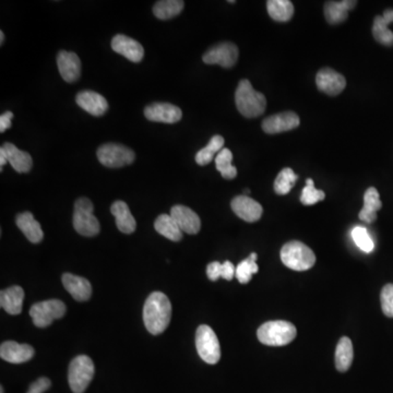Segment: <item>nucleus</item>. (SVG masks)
Listing matches in <instances>:
<instances>
[{
    "mask_svg": "<svg viewBox=\"0 0 393 393\" xmlns=\"http://www.w3.org/2000/svg\"><path fill=\"white\" fill-rule=\"evenodd\" d=\"M172 318V304L165 294H150L143 306V321L151 334H160L166 330Z\"/></svg>",
    "mask_w": 393,
    "mask_h": 393,
    "instance_id": "f257e3e1",
    "label": "nucleus"
},
{
    "mask_svg": "<svg viewBox=\"0 0 393 393\" xmlns=\"http://www.w3.org/2000/svg\"><path fill=\"white\" fill-rule=\"evenodd\" d=\"M236 108L246 118H254L265 113L267 99L261 92L256 91L249 80L239 81L235 92Z\"/></svg>",
    "mask_w": 393,
    "mask_h": 393,
    "instance_id": "f03ea898",
    "label": "nucleus"
},
{
    "mask_svg": "<svg viewBox=\"0 0 393 393\" xmlns=\"http://www.w3.org/2000/svg\"><path fill=\"white\" fill-rule=\"evenodd\" d=\"M296 328L284 320H275L263 323L258 329L257 336L265 345L283 346L291 343L296 338Z\"/></svg>",
    "mask_w": 393,
    "mask_h": 393,
    "instance_id": "7ed1b4c3",
    "label": "nucleus"
},
{
    "mask_svg": "<svg viewBox=\"0 0 393 393\" xmlns=\"http://www.w3.org/2000/svg\"><path fill=\"white\" fill-rule=\"evenodd\" d=\"M280 256L284 265L294 271L310 270L316 263L312 249L299 241L286 243L281 249Z\"/></svg>",
    "mask_w": 393,
    "mask_h": 393,
    "instance_id": "20e7f679",
    "label": "nucleus"
},
{
    "mask_svg": "<svg viewBox=\"0 0 393 393\" xmlns=\"http://www.w3.org/2000/svg\"><path fill=\"white\" fill-rule=\"evenodd\" d=\"M94 377V364L87 355H79L69 365L68 381L74 393H84Z\"/></svg>",
    "mask_w": 393,
    "mask_h": 393,
    "instance_id": "39448f33",
    "label": "nucleus"
},
{
    "mask_svg": "<svg viewBox=\"0 0 393 393\" xmlns=\"http://www.w3.org/2000/svg\"><path fill=\"white\" fill-rule=\"evenodd\" d=\"M93 203L88 198H80L74 203V228L80 235L92 237L100 233V222L93 214Z\"/></svg>",
    "mask_w": 393,
    "mask_h": 393,
    "instance_id": "423d86ee",
    "label": "nucleus"
},
{
    "mask_svg": "<svg viewBox=\"0 0 393 393\" xmlns=\"http://www.w3.org/2000/svg\"><path fill=\"white\" fill-rule=\"evenodd\" d=\"M196 346L199 356L207 364L214 365L220 361V342L209 325H202L196 329Z\"/></svg>",
    "mask_w": 393,
    "mask_h": 393,
    "instance_id": "0eeeda50",
    "label": "nucleus"
},
{
    "mask_svg": "<svg viewBox=\"0 0 393 393\" xmlns=\"http://www.w3.org/2000/svg\"><path fill=\"white\" fill-rule=\"evenodd\" d=\"M97 159L106 168H118L130 165L136 154L123 144L105 143L97 150Z\"/></svg>",
    "mask_w": 393,
    "mask_h": 393,
    "instance_id": "6e6552de",
    "label": "nucleus"
},
{
    "mask_svg": "<svg viewBox=\"0 0 393 393\" xmlns=\"http://www.w3.org/2000/svg\"><path fill=\"white\" fill-rule=\"evenodd\" d=\"M65 314L66 305L58 299L37 303L30 310V316L37 328L48 327L54 320L61 319Z\"/></svg>",
    "mask_w": 393,
    "mask_h": 393,
    "instance_id": "1a4fd4ad",
    "label": "nucleus"
},
{
    "mask_svg": "<svg viewBox=\"0 0 393 393\" xmlns=\"http://www.w3.org/2000/svg\"><path fill=\"white\" fill-rule=\"evenodd\" d=\"M237 59H239V48L231 42H223L215 45L202 57V61L207 65H220L226 69L234 67L237 63Z\"/></svg>",
    "mask_w": 393,
    "mask_h": 393,
    "instance_id": "9d476101",
    "label": "nucleus"
},
{
    "mask_svg": "<svg viewBox=\"0 0 393 393\" xmlns=\"http://www.w3.org/2000/svg\"><path fill=\"white\" fill-rule=\"evenodd\" d=\"M144 116L155 123H179L183 117L181 108L170 103H153L144 108Z\"/></svg>",
    "mask_w": 393,
    "mask_h": 393,
    "instance_id": "9b49d317",
    "label": "nucleus"
},
{
    "mask_svg": "<svg viewBox=\"0 0 393 393\" xmlns=\"http://www.w3.org/2000/svg\"><path fill=\"white\" fill-rule=\"evenodd\" d=\"M301 123L297 114L293 112H284L265 118L262 121V129L265 134H274L284 132V131L293 130L297 128Z\"/></svg>",
    "mask_w": 393,
    "mask_h": 393,
    "instance_id": "f8f14e48",
    "label": "nucleus"
},
{
    "mask_svg": "<svg viewBox=\"0 0 393 393\" xmlns=\"http://www.w3.org/2000/svg\"><path fill=\"white\" fill-rule=\"evenodd\" d=\"M316 83L320 91L331 97L340 94L346 87L345 78L331 68L321 69L316 77Z\"/></svg>",
    "mask_w": 393,
    "mask_h": 393,
    "instance_id": "ddd939ff",
    "label": "nucleus"
},
{
    "mask_svg": "<svg viewBox=\"0 0 393 393\" xmlns=\"http://www.w3.org/2000/svg\"><path fill=\"white\" fill-rule=\"evenodd\" d=\"M232 210L239 218L246 222H257L261 219L262 209L259 202L252 199L248 196H237L232 200Z\"/></svg>",
    "mask_w": 393,
    "mask_h": 393,
    "instance_id": "4468645a",
    "label": "nucleus"
},
{
    "mask_svg": "<svg viewBox=\"0 0 393 393\" xmlns=\"http://www.w3.org/2000/svg\"><path fill=\"white\" fill-rule=\"evenodd\" d=\"M58 70L61 78L68 83L78 81L81 76V61L76 52L61 50L57 55Z\"/></svg>",
    "mask_w": 393,
    "mask_h": 393,
    "instance_id": "2eb2a0df",
    "label": "nucleus"
},
{
    "mask_svg": "<svg viewBox=\"0 0 393 393\" xmlns=\"http://www.w3.org/2000/svg\"><path fill=\"white\" fill-rule=\"evenodd\" d=\"M34 356V349L29 344H19L14 341H7L0 346V357L11 364L29 362Z\"/></svg>",
    "mask_w": 393,
    "mask_h": 393,
    "instance_id": "dca6fc26",
    "label": "nucleus"
},
{
    "mask_svg": "<svg viewBox=\"0 0 393 393\" xmlns=\"http://www.w3.org/2000/svg\"><path fill=\"white\" fill-rule=\"evenodd\" d=\"M170 215L179 224L183 233L190 234V235L199 233L201 221L198 214L194 212L190 208L181 205H174L170 209Z\"/></svg>",
    "mask_w": 393,
    "mask_h": 393,
    "instance_id": "f3484780",
    "label": "nucleus"
},
{
    "mask_svg": "<svg viewBox=\"0 0 393 393\" xmlns=\"http://www.w3.org/2000/svg\"><path fill=\"white\" fill-rule=\"evenodd\" d=\"M112 48L119 55L132 63H140L144 56V50L139 42L127 35L118 34L112 39Z\"/></svg>",
    "mask_w": 393,
    "mask_h": 393,
    "instance_id": "a211bd4d",
    "label": "nucleus"
},
{
    "mask_svg": "<svg viewBox=\"0 0 393 393\" xmlns=\"http://www.w3.org/2000/svg\"><path fill=\"white\" fill-rule=\"evenodd\" d=\"M77 104L95 117L104 115L108 110V103L103 95L94 91L79 92L76 97Z\"/></svg>",
    "mask_w": 393,
    "mask_h": 393,
    "instance_id": "6ab92c4d",
    "label": "nucleus"
},
{
    "mask_svg": "<svg viewBox=\"0 0 393 393\" xmlns=\"http://www.w3.org/2000/svg\"><path fill=\"white\" fill-rule=\"evenodd\" d=\"M63 284L76 301H87L91 297L92 286L87 279L71 273H65L63 275Z\"/></svg>",
    "mask_w": 393,
    "mask_h": 393,
    "instance_id": "aec40b11",
    "label": "nucleus"
},
{
    "mask_svg": "<svg viewBox=\"0 0 393 393\" xmlns=\"http://www.w3.org/2000/svg\"><path fill=\"white\" fill-rule=\"evenodd\" d=\"M110 212L115 216L116 226L123 234H132L136 231L137 223L126 202L115 201L110 207Z\"/></svg>",
    "mask_w": 393,
    "mask_h": 393,
    "instance_id": "412c9836",
    "label": "nucleus"
},
{
    "mask_svg": "<svg viewBox=\"0 0 393 393\" xmlns=\"http://www.w3.org/2000/svg\"><path fill=\"white\" fill-rule=\"evenodd\" d=\"M393 22V9H387L383 16H377L372 26V35L376 41L385 46H392L393 32L388 26Z\"/></svg>",
    "mask_w": 393,
    "mask_h": 393,
    "instance_id": "4be33fe9",
    "label": "nucleus"
},
{
    "mask_svg": "<svg viewBox=\"0 0 393 393\" xmlns=\"http://www.w3.org/2000/svg\"><path fill=\"white\" fill-rule=\"evenodd\" d=\"M357 1L343 0V1H327L325 5V17L328 23L340 24L349 17V11L355 8Z\"/></svg>",
    "mask_w": 393,
    "mask_h": 393,
    "instance_id": "5701e85b",
    "label": "nucleus"
},
{
    "mask_svg": "<svg viewBox=\"0 0 393 393\" xmlns=\"http://www.w3.org/2000/svg\"><path fill=\"white\" fill-rule=\"evenodd\" d=\"M24 291L21 286L13 285L0 293V306L10 314H19L23 305Z\"/></svg>",
    "mask_w": 393,
    "mask_h": 393,
    "instance_id": "b1692460",
    "label": "nucleus"
},
{
    "mask_svg": "<svg viewBox=\"0 0 393 393\" xmlns=\"http://www.w3.org/2000/svg\"><path fill=\"white\" fill-rule=\"evenodd\" d=\"M3 148L7 155V160L13 170H17L18 173H29L33 166V160L29 153L21 151L14 144L9 142L3 144Z\"/></svg>",
    "mask_w": 393,
    "mask_h": 393,
    "instance_id": "393cba45",
    "label": "nucleus"
},
{
    "mask_svg": "<svg viewBox=\"0 0 393 393\" xmlns=\"http://www.w3.org/2000/svg\"><path fill=\"white\" fill-rule=\"evenodd\" d=\"M17 226L24 234L26 239L33 244H39L43 241L44 233L39 223L35 220L31 212H23L16 219Z\"/></svg>",
    "mask_w": 393,
    "mask_h": 393,
    "instance_id": "a878e982",
    "label": "nucleus"
},
{
    "mask_svg": "<svg viewBox=\"0 0 393 393\" xmlns=\"http://www.w3.org/2000/svg\"><path fill=\"white\" fill-rule=\"evenodd\" d=\"M383 207L380 201L379 192L375 187L367 189L364 194V207L361 210L359 216L363 222L372 223L377 219V211Z\"/></svg>",
    "mask_w": 393,
    "mask_h": 393,
    "instance_id": "bb28decb",
    "label": "nucleus"
},
{
    "mask_svg": "<svg viewBox=\"0 0 393 393\" xmlns=\"http://www.w3.org/2000/svg\"><path fill=\"white\" fill-rule=\"evenodd\" d=\"M154 228L157 233L172 241H179L183 239V231L170 214H161L155 220Z\"/></svg>",
    "mask_w": 393,
    "mask_h": 393,
    "instance_id": "cd10ccee",
    "label": "nucleus"
},
{
    "mask_svg": "<svg viewBox=\"0 0 393 393\" xmlns=\"http://www.w3.org/2000/svg\"><path fill=\"white\" fill-rule=\"evenodd\" d=\"M354 351L352 341L347 336H343L339 341L336 350V367L341 372L350 370L353 363Z\"/></svg>",
    "mask_w": 393,
    "mask_h": 393,
    "instance_id": "c85d7f7f",
    "label": "nucleus"
},
{
    "mask_svg": "<svg viewBox=\"0 0 393 393\" xmlns=\"http://www.w3.org/2000/svg\"><path fill=\"white\" fill-rule=\"evenodd\" d=\"M224 143L225 140L222 136L215 134L211 138L207 147L200 150L199 152L196 154V162L198 165L205 166L210 164L214 160V157L224 149Z\"/></svg>",
    "mask_w": 393,
    "mask_h": 393,
    "instance_id": "c756f323",
    "label": "nucleus"
},
{
    "mask_svg": "<svg viewBox=\"0 0 393 393\" xmlns=\"http://www.w3.org/2000/svg\"><path fill=\"white\" fill-rule=\"evenodd\" d=\"M267 10L275 21L288 22L293 18L294 5L290 0H269Z\"/></svg>",
    "mask_w": 393,
    "mask_h": 393,
    "instance_id": "7c9ffc66",
    "label": "nucleus"
},
{
    "mask_svg": "<svg viewBox=\"0 0 393 393\" xmlns=\"http://www.w3.org/2000/svg\"><path fill=\"white\" fill-rule=\"evenodd\" d=\"M183 0H161L155 3L153 7V13L160 20H168L179 16L183 9Z\"/></svg>",
    "mask_w": 393,
    "mask_h": 393,
    "instance_id": "2f4dec72",
    "label": "nucleus"
},
{
    "mask_svg": "<svg viewBox=\"0 0 393 393\" xmlns=\"http://www.w3.org/2000/svg\"><path fill=\"white\" fill-rule=\"evenodd\" d=\"M233 162V153L231 150L224 149L215 157V166L220 172L223 179H234L237 176V168L232 164Z\"/></svg>",
    "mask_w": 393,
    "mask_h": 393,
    "instance_id": "473e14b6",
    "label": "nucleus"
},
{
    "mask_svg": "<svg viewBox=\"0 0 393 393\" xmlns=\"http://www.w3.org/2000/svg\"><path fill=\"white\" fill-rule=\"evenodd\" d=\"M207 274L211 281H216L220 278L231 281L235 276L236 268L231 261H225L224 263L218 261L211 262L208 265Z\"/></svg>",
    "mask_w": 393,
    "mask_h": 393,
    "instance_id": "72a5a7b5",
    "label": "nucleus"
},
{
    "mask_svg": "<svg viewBox=\"0 0 393 393\" xmlns=\"http://www.w3.org/2000/svg\"><path fill=\"white\" fill-rule=\"evenodd\" d=\"M258 254L252 252L247 259L243 260L237 267H236L235 276L239 280V283L247 284L252 280V274L259 271V267L256 263Z\"/></svg>",
    "mask_w": 393,
    "mask_h": 393,
    "instance_id": "f704fd0d",
    "label": "nucleus"
},
{
    "mask_svg": "<svg viewBox=\"0 0 393 393\" xmlns=\"http://www.w3.org/2000/svg\"><path fill=\"white\" fill-rule=\"evenodd\" d=\"M297 179H299V176L294 173L292 168H283L275 179L274 192L280 196L288 194V192H291Z\"/></svg>",
    "mask_w": 393,
    "mask_h": 393,
    "instance_id": "c9c22d12",
    "label": "nucleus"
},
{
    "mask_svg": "<svg viewBox=\"0 0 393 393\" xmlns=\"http://www.w3.org/2000/svg\"><path fill=\"white\" fill-rule=\"evenodd\" d=\"M325 194L323 190H318L314 187V181L308 179L306 181V186L301 192V202L305 205H314L318 202L325 200Z\"/></svg>",
    "mask_w": 393,
    "mask_h": 393,
    "instance_id": "e433bc0d",
    "label": "nucleus"
},
{
    "mask_svg": "<svg viewBox=\"0 0 393 393\" xmlns=\"http://www.w3.org/2000/svg\"><path fill=\"white\" fill-rule=\"evenodd\" d=\"M352 237H353L355 244L362 252L370 254L375 248V244L370 237V233L367 231V228L363 226H356L352 231Z\"/></svg>",
    "mask_w": 393,
    "mask_h": 393,
    "instance_id": "4c0bfd02",
    "label": "nucleus"
},
{
    "mask_svg": "<svg viewBox=\"0 0 393 393\" xmlns=\"http://www.w3.org/2000/svg\"><path fill=\"white\" fill-rule=\"evenodd\" d=\"M381 308L383 314L389 318H393V284H387L380 294Z\"/></svg>",
    "mask_w": 393,
    "mask_h": 393,
    "instance_id": "58836bf2",
    "label": "nucleus"
},
{
    "mask_svg": "<svg viewBox=\"0 0 393 393\" xmlns=\"http://www.w3.org/2000/svg\"><path fill=\"white\" fill-rule=\"evenodd\" d=\"M50 385H52V383L48 378H39L37 381L31 383L28 393H44L45 391H48L50 388Z\"/></svg>",
    "mask_w": 393,
    "mask_h": 393,
    "instance_id": "ea45409f",
    "label": "nucleus"
},
{
    "mask_svg": "<svg viewBox=\"0 0 393 393\" xmlns=\"http://www.w3.org/2000/svg\"><path fill=\"white\" fill-rule=\"evenodd\" d=\"M12 112H5L3 115L0 116V132L3 134L6 130H8L11 127V121H12Z\"/></svg>",
    "mask_w": 393,
    "mask_h": 393,
    "instance_id": "a19ab883",
    "label": "nucleus"
},
{
    "mask_svg": "<svg viewBox=\"0 0 393 393\" xmlns=\"http://www.w3.org/2000/svg\"><path fill=\"white\" fill-rule=\"evenodd\" d=\"M7 163H8L7 155H6L5 150L1 147L0 148V168H1V170H3V166H5Z\"/></svg>",
    "mask_w": 393,
    "mask_h": 393,
    "instance_id": "79ce46f5",
    "label": "nucleus"
},
{
    "mask_svg": "<svg viewBox=\"0 0 393 393\" xmlns=\"http://www.w3.org/2000/svg\"><path fill=\"white\" fill-rule=\"evenodd\" d=\"M3 42H5V34H3V32H0V45H3Z\"/></svg>",
    "mask_w": 393,
    "mask_h": 393,
    "instance_id": "37998d69",
    "label": "nucleus"
},
{
    "mask_svg": "<svg viewBox=\"0 0 393 393\" xmlns=\"http://www.w3.org/2000/svg\"><path fill=\"white\" fill-rule=\"evenodd\" d=\"M245 196H247V194H250V190H249V189H246V190H245Z\"/></svg>",
    "mask_w": 393,
    "mask_h": 393,
    "instance_id": "c03bdc74",
    "label": "nucleus"
},
{
    "mask_svg": "<svg viewBox=\"0 0 393 393\" xmlns=\"http://www.w3.org/2000/svg\"><path fill=\"white\" fill-rule=\"evenodd\" d=\"M0 393H5V391H3V387H1V389H0Z\"/></svg>",
    "mask_w": 393,
    "mask_h": 393,
    "instance_id": "a18cd8bd",
    "label": "nucleus"
},
{
    "mask_svg": "<svg viewBox=\"0 0 393 393\" xmlns=\"http://www.w3.org/2000/svg\"><path fill=\"white\" fill-rule=\"evenodd\" d=\"M228 3H235V1H234V0H230V1H228Z\"/></svg>",
    "mask_w": 393,
    "mask_h": 393,
    "instance_id": "49530a36",
    "label": "nucleus"
}]
</instances>
